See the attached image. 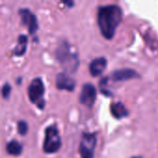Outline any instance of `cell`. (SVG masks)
I'll return each mask as SVG.
<instances>
[{
    "mask_svg": "<svg viewBox=\"0 0 158 158\" xmlns=\"http://www.w3.org/2000/svg\"><path fill=\"white\" fill-rule=\"evenodd\" d=\"M109 78L113 81H124L140 78V74L132 69H120L114 70Z\"/></svg>",
    "mask_w": 158,
    "mask_h": 158,
    "instance_id": "obj_9",
    "label": "cell"
},
{
    "mask_svg": "<svg viewBox=\"0 0 158 158\" xmlns=\"http://www.w3.org/2000/svg\"><path fill=\"white\" fill-rule=\"evenodd\" d=\"M11 93V85L8 82H6L2 86V96L4 99H7Z\"/></svg>",
    "mask_w": 158,
    "mask_h": 158,
    "instance_id": "obj_15",
    "label": "cell"
},
{
    "mask_svg": "<svg viewBox=\"0 0 158 158\" xmlns=\"http://www.w3.org/2000/svg\"><path fill=\"white\" fill-rule=\"evenodd\" d=\"M27 44H28V37L24 34L19 35L18 39V44L15 46L13 53L18 56H23L27 50Z\"/></svg>",
    "mask_w": 158,
    "mask_h": 158,
    "instance_id": "obj_12",
    "label": "cell"
},
{
    "mask_svg": "<svg viewBox=\"0 0 158 158\" xmlns=\"http://www.w3.org/2000/svg\"><path fill=\"white\" fill-rule=\"evenodd\" d=\"M96 88L92 83H85L82 86L81 94H80V102L83 106L87 107H92L96 100Z\"/></svg>",
    "mask_w": 158,
    "mask_h": 158,
    "instance_id": "obj_7",
    "label": "cell"
},
{
    "mask_svg": "<svg viewBox=\"0 0 158 158\" xmlns=\"http://www.w3.org/2000/svg\"><path fill=\"white\" fill-rule=\"evenodd\" d=\"M56 86L58 90L72 92L76 87V81L69 73H58L56 78Z\"/></svg>",
    "mask_w": 158,
    "mask_h": 158,
    "instance_id": "obj_8",
    "label": "cell"
},
{
    "mask_svg": "<svg viewBox=\"0 0 158 158\" xmlns=\"http://www.w3.org/2000/svg\"><path fill=\"white\" fill-rule=\"evenodd\" d=\"M6 152L10 156H18L22 152V146H21V144L18 141L12 140V141H10L6 144Z\"/></svg>",
    "mask_w": 158,
    "mask_h": 158,
    "instance_id": "obj_13",
    "label": "cell"
},
{
    "mask_svg": "<svg viewBox=\"0 0 158 158\" xmlns=\"http://www.w3.org/2000/svg\"><path fill=\"white\" fill-rule=\"evenodd\" d=\"M132 158H142L141 156H135V157H132Z\"/></svg>",
    "mask_w": 158,
    "mask_h": 158,
    "instance_id": "obj_17",
    "label": "cell"
},
{
    "mask_svg": "<svg viewBox=\"0 0 158 158\" xmlns=\"http://www.w3.org/2000/svg\"><path fill=\"white\" fill-rule=\"evenodd\" d=\"M57 62L62 66L66 73H74L80 64L78 54L71 50L69 44L63 40L61 41L55 52Z\"/></svg>",
    "mask_w": 158,
    "mask_h": 158,
    "instance_id": "obj_2",
    "label": "cell"
},
{
    "mask_svg": "<svg viewBox=\"0 0 158 158\" xmlns=\"http://www.w3.org/2000/svg\"><path fill=\"white\" fill-rule=\"evenodd\" d=\"M19 15L21 23L28 28L30 34H34L38 30V20L36 16L28 8H20L19 10Z\"/></svg>",
    "mask_w": 158,
    "mask_h": 158,
    "instance_id": "obj_6",
    "label": "cell"
},
{
    "mask_svg": "<svg viewBox=\"0 0 158 158\" xmlns=\"http://www.w3.org/2000/svg\"><path fill=\"white\" fill-rule=\"evenodd\" d=\"M17 130H18V132L19 135L21 136H25L28 132V130H29V127H28V123L24 120H20L18 122V125H17Z\"/></svg>",
    "mask_w": 158,
    "mask_h": 158,
    "instance_id": "obj_14",
    "label": "cell"
},
{
    "mask_svg": "<svg viewBox=\"0 0 158 158\" xmlns=\"http://www.w3.org/2000/svg\"><path fill=\"white\" fill-rule=\"evenodd\" d=\"M122 18V9L118 5H105L98 7L97 24L102 35L106 39H113Z\"/></svg>",
    "mask_w": 158,
    "mask_h": 158,
    "instance_id": "obj_1",
    "label": "cell"
},
{
    "mask_svg": "<svg viewBox=\"0 0 158 158\" xmlns=\"http://www.w3.org/2000/svg\"><path fill=\"white\" fill-rule=\"evenodd\" d=\"M44 85L41 78L33 79L28 87V95L30 101L35 104L40 109H43L45 106V101L44 99Z\"/></svg>",
    "mask_w": 158,
    "mask_h": 158,
    "instance_id": "obj_4",
    "label": "cell"
},
{
    "mask_svg": "<svg viewBox=\"0 0 158 158\" xmlns=\"http://www.w3.org/2000/svg\"><path fill=\"white\" fill-rule=\"evenodd\" d=\"M62 145L61 137L58 129L55 125L48 126L44 131V139L43 143L44 152L46 154H56Z\"/></svg>",
    "mask_w": 158,
    "mask_h": 158,
    "instance_id": "obj_3",
    "label": "cell"
},
{
    "mask_svg": "<svg viewBox=\"0 0 158 158\" xmlns=\"http://www.w3.org/2000/svg\"><path fill=\"white\" fill-rule=\"evenodd\" d=\"M110 111H111L112 116L117 119H121L129 115V111H128L127 107L120 102L111 104Z\"/></svg>",
    "mask_w": 158,
    "mask_h": 158,
    "instance_id": "obj_11",
    "label": "cell"
},
{
    "mask_svg": "<svg viewBox=\"0 0 158 158\" xmlns=\"http://www.w3.org/2000/svg\"><path fill=\"white\" fill-rule=\"evenodd\" d=\"M65 5H68V6H72L73 5H74V3L73 2H69V1H64L63 2Z\"/></svg>",
    "mask_w": 158,
    "mask_h": 158,
    "instance_id": "obj_16",
    "label": "cell"
},
{
    "mask_svg": "<svg viewBox=\"0 0 158 158\" xmlns=\"http://www.w3.org/2000/svg\"><path fill=\"white\" fill-rule=\"evenodd\" d=\"M96 144V133H83L79 146V153L81 158H94Z\"/></svg>",
    "mask_w": 158,
    "mask_h": 158,
    "instance_id": "obj_5",
    "label": "cell"
},
{
    "mask_svg": "<svg viewBox=\"0 0 158 158\" xmlns=\"http://www.w3.org/2000/svg\"><path fill=\"white\" fill-rule=\"evenodd\" d=\"M107 65L106 58L104 56L94 58L89 65V70L93 77L100 76L106 69Z\"/></svg>",
    "mask_w": 158,
    "mask_h": 158,
    "instance_id": "obj_10",
    "label": "cell"
}]
</instances>
